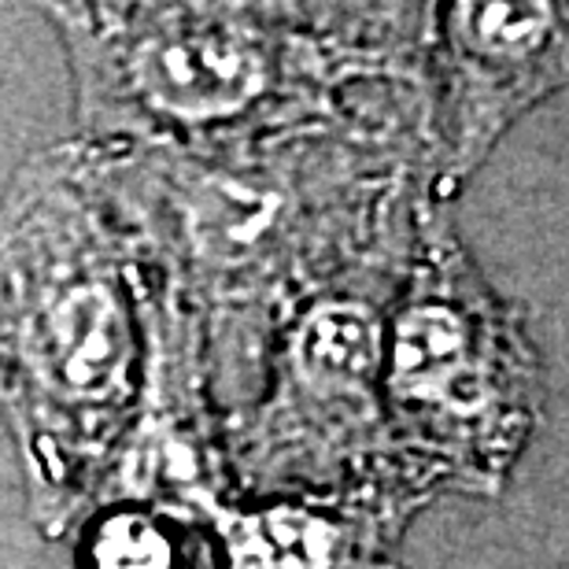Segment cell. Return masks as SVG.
<instances>
[{"label": "cell", "mask_w": 569, "mask_h": 569, "mask_svg": "<svg viewBox=\"0 0 569 569\" xmlns=\"http://www.w3.org/2000/svg\"><path fill=\"white\" fill-rule=\"evenodd\" d=\"M0 281V396L22 503L41 540L71 543L148 381L141 259L71 138L27 156L8 181Z\"/></svg>", "instance_id": "3957f363"}, {"label": "cell", "mask_w": 569, "mask_h": 569, "mask_svg": "<svg viewBox=\"0 0 569 569\" xmlns=\"http://www.w3.org/2000/svg\"><path fill=\"white\" fill-rule=\"evenodd\" d=\"M74 569H219L211 532L178 510L104 503L71 537Z\"/></svg>", "instance_id": "ba28073f"}, {"label": "cell", "mask_w": 569, "mask_h": 569, "mask_svg": "<svg viewBox=\"0 0 569 569\" xmlns=\"http://www.w3.org/2000/svg\"><path fill=\"white\" fill-rule=\"evenodd\" d=\"M543 359L526 311L477 267L451 208L426 200L389 322L392 459L440 496L496 499L543 422Z\"/></svg>", "instance_id": "277c9868"}, {"label": "cell", "mask_w": 569, "mask_h": 569, "mask_svg": "<svg viewBox=\"0 0 569 569\" xmlns=\"http://www.w3.org/2000/svg\"><path fill=\"white\" fill-rule=\"evenodd\" d=\"M569 89V0H432L429 200L455 208L496 144Z\"/></svg>", "instance_id": "8992f818"}, {"label": "cell", "mask_w": 569, "mask_h": 569, "mask_svg": "<svg viewBox=\"0 0 569 569\" xmlns=\"http://www.w3.org/2000/svg\"><path fill=\"white\" fill-rule=\"evenodd\" d=\"M432 499L407 485L340 496L219 499L203 510L219 569H400L403 540Z\"/></svg>", "instance_id": "52a82bcc"}, {"label": "cell", "mask_w": 569, "mask_h": 569, "mask_svg": "<svg viewBox=\"0 0 569 569\" xmlns=\"http://www.w3.org/2000/svg\"><path fill=\"white\" fill-rule=\"evenodd\" d=\"M30 11L60 41L74 138L93 144H237L429 86L432 4L60 0Z\"/></svg>", "instance_id": "7a4b0ae2"}, {"label": "cell", "mask_w": 569, "mask_h": 569, "mask_svg": "<svg viewBox=\"0 0 569 569\" xmlns=\"http://www.w3.org/2000/svg\"><path fill=\"white\" fill-rule=\"evenodd\" d=\"M415 241L418 233L367 259L281 326L263 389L222 422V459L237 499L407 485L392 459L385 370L392 303Z\"/></svg>", "instance_id": "5b68a950"}, {"label": "cell", "mask_w": 569, "mask_h": 569, "mask_svg": "<svg viewBox=\"0 0 569 569\" xmlns=\"http://www.w3.org/2000/svg\"><path fill=\"white\" fill-rule=\"evenodd\" d=\"M429 138V86L237 144H93L71 133L148 281L197 329L222 422L259 396L281 326L311 296L418 233Z\"/></svg>", "instance_id": "6da1fadb"}]
</instances>
